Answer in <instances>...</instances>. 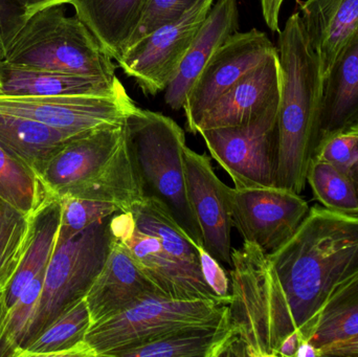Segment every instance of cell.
Segmentation results:
<instances>
[{
  "label": "cell",
  "mask_w": 358,
  "mask_h": 357,
  "mask_svg": "<svg viewBox=\"0 0 358 357\" xmlns=\"http://www.w3.org/2000/svg\"><path fill=\"white\" fill-rule=\"evenodd\" d=\"M357 247L358 217L315 207L292 238L268 254L303 341H308Z\"/></svg>",
  "instance_id": "1"
},
{
  "label": "cell",
  "mask_w": 358,
  "mask_h": 357,
  "mask_svg": "<svg viewBox=\"0 0 358 357\" xmlns=\"http://www.w3.org/2000/svg\"><path fill=\"white\" fill-rule=\"evenodd\" d=\"M281 96L277 117V187L301 194L320 142L324 78L301 18L292 14L278 39Z\"/></svg>",
  "instance_id": "2"
},
{
  "label": "cell",
  "mask_w": 358,
  "mask_h": 357,
  "mask_svg": "<svg viewBox=\"0 0 358 357\" xmlns=\"http://www.w3.org/2000/svg\"><path fill=\"white\" fill-rule=\"evenodd\" d=\"M41 178L52 197L104 201L122 212L130 211L146 197L125 122L67 140L48 161Z\"/></svg>",
  "instance_id": "3"
},
{
  "label": "cell",
  "mask_w": 358,
  "mask_h": 357,
  "mask_svg": "<svg viewBox=\"0 0 358 357\" xmlns=\"http://www.w3.org/2000/svg\"><path fill=\"white\" fill-rule=\"evenodd\" d=\"M231 266L229 356H279L280 345L296 328L268 254L243 242L231 249Z\"/></svg>",
  "instance_id": "4"
},
{
  "label": "cell",
  "mask_w": 358,
  "mask_h": 357,
  "mask_svg": "<svg viewBox=\"0 0 358 357\" xmlns=\"http://www.w3.org/2000/svg\"><path fill=\"white\" fill-rule=\"evenodd\" d=\"M62 6H48L31 15L1 62L117 81L113 58L85 23L77 16H66Z\"/></svg>",
  "instance_id": "5"
},
{
  "label": "cell",
  "mask_w": 358,
  "mask_h": 357,
  "mask_svg": "<svg viewBox=\"0 0 358 357\" xmlns=\"http://www.w3.org/2000/svg\"><path fill=\"white\" fill-rule=\"evenodd\" d=\"M126 134L138 161L145 194L163 203L187 236L203 247L187 190L185 132L174 119L138 106L125 119Z\"/></svg>",
  "instance_id": "6"
},
{
  "label": "cell",
  "mask_w": 358,
  "mask_h": 357,
  "mask_svg": "<svg viewBox=\"0 0 358 357\" xmlns=\"http://www.w3.org/2000/svg\"><path fill=\"white\" fill-rule=\"evenodd\" d=\"M111 217L57 245L20 352L61 314L85 299L113 247Z\"/></svg>",
  "instance_id": "7"
},
{
  "label": "cell",
  "mask_w": 358,
  "mask_h": 357,
  "mask_svg": "<svg viewBox=\"0 0 358 357\" xmlns=\"http://www.w3.org/2000/svg\"><path fill=\"white\" fill-rule=\"evenodd\" d=\"M229 304L185 301L149 296L125 312L90 326L85 341L96 357H113L122 350L155 341L185 327L219 322Z\"/></svg>",
  "instance_id": "8"
},
{
  "label": "cell",
  "mask_w": 358,
  "mask_h": 357,
  "mask_svg": "<svg viewBox=\"0 0 358 357\" xmlns=\"http://www.w3.org/2000/svg\"><path fill=\"white\" fill-rule=\"evenodd\" d=\"M279 103L233 127L203 130L210 156L231 176L234 188L277 187V117Z\"/></svg>",
  "instance_id": "9"
},
{
  "label": "cell",
  "mask_w": 358,
  "mask_h": 357,
  "mask_svg": "<svg viewBox=\"0 0 358 357\" xmlns=\"http://www.w3.org/2000/svg\"><path fill=\"white\" fill-rule=\"evenodd\" d=\"M214 0H198L180 18L149 34L117 59L147 96L166 90L206 20Z\"/></svg>",
  "instance_id": "10"
},
{
  "label": "cell",
  "mask_w": 358,
  "mask_h": 357,
  "mask_svg": "<svg viewBox=\"0 0 358 357\" xmlns=\"http://www.w3.org/2000/svg\"><path fill=\"white\" fill-rule=\"evenodd\" d=\"M136 107L125 87L111 94L58 96L0 94V112L35 119L73 136L105 126L123 124Z\"/></svg>",
  "instance_id": "11"
},
{
  "label": "cell",
  "mask_w": 358,
  "mask_h": 357,
  "mask_svg": "<svg viewBox=\"0 0 358 357\" xmlns=\"http://www.w3.org/2000/svg\"><path fill=\"white\" fill-rule=\"evenodd\" d=\"M233 226L243 242L271 254L283 245L308 215L310 207L301 194L279 187L227 191Z\"/></svg>",
  "instance_id": "12"
},
{
  "label": "cell",
  "mask_w": 358,
  "mask_h": 357,
  "mask_svg": "<svg viewBox=\"0 0 358 357\" xmlns=\"http://www.w3.org/2000/svg\"><path fill=\"white\" fill-rule=\"evenodd\" d=\"M275 52L277 46L258 29L236 31L227 38L206 63L185 99L182 109L187 131L195 134L200 119L215 102Z\"/></svg>",
  "instance_id": "13"
},
{
  "label": "cell",
  "mask_w": 358,
  "mask_h": 357,
  "mask_svg": "<svg viewBox=\"0 0 358 357\" xmlns=\"http://www.w3.org/2000/svg\"><path fill=\"white\" fill-rule=\"evenodd\" d=\"M187 196L199 224L203 247L219 262L231 265V221L227 191L215 173L210 159L183 149Z\"/></svg>",
  "instance_id": "14"
},
{
  "label": "cell",
  "mask_w": 358,
  "mask_h": 357,
  "mask_svg": "<svg viewBox=\"0 0 358 357\" xmlns=\"http://www.w3.org/2000/svg\"><path fill=\"white\" fill-rule=\"evenodd\" d=\"M281 64L279 50L244 75L206 111L196 127L203 130L233 127L250 121L280 102Z\"/></svg>",
  "instance_id": "15"
},
{
  "label": "cell",
  "mask_w": 358,
  "mask_h": 357,
  "mask_svg": "<svg viewBox=\"0 0 358 357\" xmlns=\"http://www.w3.org/2000/svg\"><path fill=\"white\" fill-rule=\"evenodd\" d=\"M155 295L163 296L136 265L125 245L113 240L106 262L85 297L92 326Z\"/></svg>",
  "instance_id": "16"
},
{
  "label": "cell",
  "mask_w": 358,
  "mask_h": 357,
  "mask_svg": "<svg viewBox=\"0 0 358 357\" xmlns=\"http://www.w3.org/2000/svg\"><path fill=\"white\" fill-rule=\"evenodd\" d=\"M125 245L136 265L165 297L185 301H217L219 298L199 272L191 270L170 255L157 237L138 226L130 236L117 241Z\"/></svg>",
  "instance_id": "17"
},
{
  "label": "cell",
  "mask_w": 358,
  "mask_h": 357,
  "mask_svg": "<svg viewBox=\"0 0 358 357\" xmlns=\"http://www.w3.org/2000/svg\"><path fill=\"white\" fill-rule=\"evenodd\" d=\"M239 29L237 0H218L196 34L178 73L165 90V102L173 110L183 108L194 82L213 54Z\"/></svg>",
  "instance_id": "18"
},
{
  "label": "cell",
  "mask_w": 358,
  "mask_h": 357,
  "mask_svg": "<svg viewBox=\"0 0 358 357\" xmlns=\"http://www.w3.org/2000/svg\"><path fill=\"white\" fill-rule=\"evenodd\" d=\"M300 10L325 79L338 52L358 29V0H305Z\"/></svg>",
  "instance_id": "19"
},
{
  "label": "cell",
  "mask_w": 358,
  "mask_h": 357,
  "mask_svg": "<svg viewBox=\"0 0 358 357\" xmlns=\"http://www.w3.org/2000/svg\"><path fill=\"white\" fill-rule=\"evenodd\" d=\"M358 122V29L324 79L320 143Z\"/></svg>",
  "instance_id": "20"
},
{
  "label": "cell",
  "mask_w": 358,
  "mask_h": 357,
  "mask_svg": "<svg viewBox=\"0 0 358 357\" xmlns=\"http://www.w3.org/2000/svg\"><path fill=\"white\" fill-rule=\"evenodd\" d=\"M0 94L16 96L111 94L124 87L119 79L109 82L45 69L10 66L3 62H0Z\"/></svg>",
  "instance_id": "21"
},
{
  "label": "cell",
  "mask_w": 358,
  "mask_h": 357,
  "mask_svg": "<svg viewBox=\"0 0 358 357\" xmlns=\"http://www.w3.org/2000/svg\"><path fill=\"white\" fill-rule=\"evenodd\" d=\"M146 3L147 0H71L76 16L115 61L136 31Z\"/></svg>",
  "instance_id": "22"
},
{
  "label": "cell",
  "mask_w": 358,
  "mask_h": 357,
  "mask_svg": "<svg viewBox=\"0 0 358 357\" xmlns=\"http://www.w3.org/2000/svg\"><path fill=\"white\" fill-rule=\"evenodd\" d=\"M229 306L219 322L185 327L155 341L122 350L113 357H222L231 348Z\"/></svg>",
  "instance_id": "23"
},
{
  "label": "cell",
  "mask_w": 358,
  "mask_h": 357,
  "mask_svg": "<svg viewBox=\"0 0 358 357\" xmlns=\"http://www.w3.org/2000/svg\"><path fill=\"white\" fill-rule=\"evenodd\" d=\"M75 136L35 119L0 112V145L40 177L57 151Z\"/></svg>",
  "instance_id": "24"
},
{
  "label": "cell",
  "mask_w": 358,
  "mask_h": 357,
  "mask_svg": "<svg viewBox=\"0 0 358 357\" xmlns=\"http://www.w3.org/2000/svg\"><path fill=\"white\" fill-rule=\"evenodd\" d=\"M60 199L52 198L34 216L33 233L29 247L6 289V309H10L25 287L50 264L58 242L60 228Z\"/></svg>",
  "instance_id": "25"
},
{
  "label": "cell",
  "mask_w": 358,
  "mask_h": 357,
  "mask_svg": "<svg viewBox=\"0 0 358 357\" xmlns=\"http://www.w3.org/2000/svg\"><path fill=\"white\" fill-rule=\"evenodd\" d=\"M92 326L85 299L61 314L18 357H96L85 341Z\"/></svg>",
  "instance_id": "26"
},
{
  "label": "cell",
  "mask_w": 358,
  "mask_h": 357,
  "mask_svg": "<svg viewBox=\"0 0 358 357\" xmlns=\"http://www.w3.org/2000/svg\"><path fill=\"white\" fill-rule=\"evenodd\" d=\"M130 211L141 231L157 237L170 255L201 274L197 245L183 232L163 203L146 196Z\"/></svg>",
  "instance_id": "27"
},
{
  "label": "cell",
  "mask_w": 358,
  "mask_h": 357,
  "mask_svg": "<svg viewBox=\"0 0 358 357\" xmlns=\"http://www.w3.org/2000/svg\"><path fill=\"white\" fill-rule=\"evenodd\" d=\"M0 198L35 216L52 197L42 178L0 145Z\"/></svg>",
  "instance_id": "28"
},
{
  "label": "cell",
  "mask_w": 358,
  "mask_h": 357,
  "mask_svg": "<svg viewBox=\"0 0 358 357\" xmlns=\"http://www.w3.org/2000/svg\"><path fill=\"white\" fill-rule=\"evenodd\" d=\"M315 199L326 209L358 217V187L350 174L313 156L306 176Z\"/></svg>",
  "instance_id": "29"
},
{
  "label": "cell",
  "mask_w": 358,
  "mask_h": 357,
  "mask_svg": "<svg viewBox=\"0 0 358 357\" xmlns=\"http://www.w3.org/2000/svg\"><path fill=\"white\" fill-rule=\"evenodd\" d=\"M33 221L34 216L0 198V291H6L22 261Z\"/></svg>",
  "instance_id": "30"
},
{
  "label": "cell",
  "mask_w": 358,
  "mask_h": 357,
  "mask_svg": "<svg viewBox=\"0 0 358 357\" xmlns=\"http://www.w3.org/2000/svg\"><path fill=\"white\" fill-rule=\"evenodd\" d=\"M45 272H40L31 280L14 305L6 312L0 328V357L18 356L41 293Z\"/></svg>",
  "instance_id": "31"
},
{
  "label": "cell",
  "mask_w": 358,
  "mask_h": 357,
  "mask_svg": "<svg viewBox=\"0 0 358 357\" xmlns=\"http://www.w3.org/2000/svg\"><path fill=\"white\" fill-rule=\"evenodd\" d=\"M358 337V293L322 312L308 341L321 351L329 346Z\"/></svg>",
  "instance_id": "32"
},
{
  "label": "cell",
  "mask_w": 358,
  "mask_h": 357,
  "mask_svg": "<svg viewBox=\"0 0 358 357\" xmlns=\"http://www.w3.org/2000/svg\"><path fill=\"white\" fill-rule=\"evenodd\" d=\"M60 228L57 245L73 238L96 222L121 212L113 203L92 199L66 196L60 198Z\"/></svg>",
  "instance_id": "33"
},
{
  "label": "cell",
  "mask_w": 358,
  "mask_h": 357,
  "mask_svg": "<svg viewBox=\"0 0 358 357\" xmlns=\"http://www.w3.org/2000/svg\"><path fill=\"white\" fill-rule=\"evenodd\" d=\"M198 0H147L138 27L128 42L125 50L159 27L178 20Z\"/></svg>",
  "instance_id": "34"
},
{
  "label": "cell",
  "mask_w": 358,
  "mask_h": 357,
  "mask_svg": "<svg viewBox=\"0 0 358 357\" xmlns=\"http://www.w3.org/2000/svg\"><path fill=\"white\" fill-rule=\"evenodd\" d=\"M315 156L321 157L345 173L350 174L358 159V136L352 130L332 134L322 140Z\"/></svg>",
  "instance_id": "35"
},
{
  "label": "cell",
  "mask_w": 358,
  "mask_h": 357,
  "mask_svg": "<svg viewBox=\"0 0 358 357\" xmlns=\"http://www.w3.org/2000/svg\"><path fill=\"white\" fill-rule=\"evenodd\" d=\"M27 17L17 0H0V59L24 24Z\"/></svg>",
  "instance_id": "36"
},
{
  "label": "cell",
  "mask_w": 358,
  "mask_h": 357,
  "mask_svg": "<svg viewBox=\"0 0 358 357\" xmlns=\"http://www.w3.org/2000/svg\"><path fill=\"white\" fill-rule=\"evenodd\" d=\"M197 249L199 253L200 270L206 284L219 298L231 303V282L224 268L203 247H197Z\"/></svg>",
  "instance_id": "37"
},
{
  "label": "cell",
  "mask_w": 358,
  "mask_h": 357,
  "mask_svg": "<svg viewBox=\"0 0 358 357\" xmlns=\"http://www.w3.org/2000/svg\"><path fill=\"white\" fill-rule=\"evenodd\" d=\"M357 293H358V247L355 256L349 263L348 268L345 270L342 278L338 281V284L332 291L331 295L328 298L322 312L336 305L338 302L343 301V300L347 299L351 296L357 295Z\"/></svg>",
  "instance_id": "38"
},
{
  "label": "cell",
  "mask_w": 358,
  "mask_h": 357,
  "mask_svg": "<svg viewBox=\"0 0 358 357\" xmlns=\"http://www.w3.org/2000/svg\"><path fill=\"white\" fill-rule=\"evenodd\" d=\"M259 1H260L263 19H264L267 27L273 33L279 34L281 31L280 14H281L282 6L286 0H259Z\"/></svg>",
  "instance_id": "39"
},
{
  "label": "cell",
  "mask_w": 358,
  "mask_h": 357,
  "mask_svg": "<svg viewBox=\"0 0 358 357\" xmlns=\"http://www.w3.org/2000/svg\"><path fill=\"white\" fill-rule=\"evenodd\" d=\"M324 356L358 357V337L325 348L321 351Z\"/></svg>",
  "instance_id": "40"
},
{
  "label": "cell",
  "mask_w": 358,
  "mask_h": 357,
  "mask_svg": "<svg viewBox=\"0 0 358 357\" xmlns=\"http://www.w3.org/2000/svg\"><path fill=\"white\" fill-rule=\"evenodd\" d=\"M17 1L24 8L27 17L31 16L37 10L48 8V6L71 4V0H17Z\"/></svg>",
  "instance_id": "41"
},
{
  "label": "cell",
  "mask_w": 358,
  "mask_h": 357,
  "mask_svg": "<svg viewBox=\"0 0 358 357\" xmlns=\"http://www.w3.org/2000/svg\"><path fill=\"white\" fill-rule=\"evenodd\" d=\"M302 337H301L299 331H294V333L288 335L285 339L282 342L279 348V356L281 357H296V351H298L299 346L302 342Z\"/></svg>",
  "instance_id": "42"
},
{
  "label": "cell",
  "mask_w": 358,
  "mask_h": 357,
  "mask_svg": "<svg viewBox=\"0 0 358 357\" xmlns=\"http://www.w3.org/2000/svg\"><path fill=\"white\" fill-rule=\"evenodd\" d=\"M296 357H321L319 349L315 347L309 341L301 342L296 351Z\"/></svg>",
  "instance_id": "43"
},
{
  "label": "cell",
  "mask_w": 358,
  "mask_h": 357,
  "mask_svg": "<svg viewBox=\"0 0 358 357\" xmlns=\"http://www.w3.org/2000/svg\"><path fill=\"white\" fill-rule=\"evenodd\" d=\"M4 295H6V291H0V328H1L2 323H3L4 318H6V312H8Z\"/></svg>",
  "instance_id": "44"
},
{
  "label": "cell",
  "mask_w": 358,
  "mask_h": 357,
  "mask_svg": "<svg viewBox=\"0 0 358 357\" xmlns=\"http://www.w3.org/2000/svg\"><path fill=\"white\" fill-rule=\"evenodd\" d=\"M349 129L352 130L355 133L357 134L358 136V122L357 123L353 124L352 126L349 127ZM351 175L355 178V182H357L358 187V159L357 163H355V167H353L352 172H351Z\"/></svg>",
  "instance_id": "45"
},
{
  "label": "cell",
  "mask_w": 358,
  "mask_h": 357,
  "mask_svg": "<svg viewBox=\"0 0 358 357\" xmlns=\"http://www.w3.org/2000/svg\"><path fill=\"white\" fill-rule=\"evenodd\" d=\"M0 62H1V59H0ZM0 85H1V83H0Z\"/></svg>",
  "instance_id": "46"
}]
</instances>
